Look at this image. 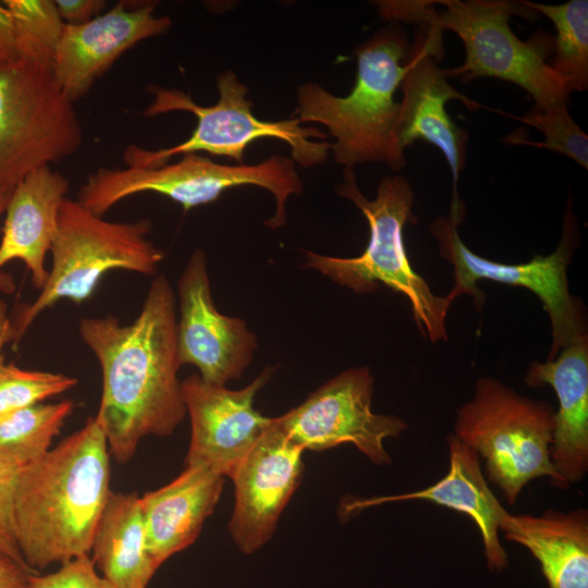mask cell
Segmentation results:
<instances>
[{
    "mask_svg": "<svg viewBox=\"0 0 588 588\" xmlns=\"http://www.w3.org/2000/svg\"><path fill=\"white\" fill-rule=\"evenodd\" d=\"M409 42L397 24L379 29L355 50V84L345 97L335 96L317 83H305L297 91L294 118L301 123H320L335 139L331 150L335 162L385 163L394 171L406 161L397 138L401 86Z\"/></svg>",
    "mask_w": 588,
    "mask_h": 588,
    "instance_id": "obj_3",
    "label": "cell"
},
{
    "mask_svg": "<svg viewBox=\"0 0 588 588\" xmlns=\"http://www.w3.org/2000/svg\"><path fill=\"white\" fill-rule=\"evenodd\" d=\"M513 118L539 130L546 138L542 142H531L514 132L504 139L506 143L548 149L571 158L585 170L588 169V135L574 121L568 106L531 109L523 117Z\"/></svg>",
    "mask_w": 588,
    "mask_h": 588,
    "instance_id": "obj_27",
    "label": "cell"
},
{
    "mask_svg": "<svg viewBox=\"0 0 588 588\" xmlns=\"http://www.w3.org/2000/svg\"><path fill=\"white\" fill-rule=\"evenodd\" d=\"M527 8L550 19L555 27V54L548 62L568 94L588 87V1L562 4L522 1Z\"/></svg>",
    "mask_w": 588,
    "mask_h": 588,
    "instance_id": "obj_24",
    "label": "cell"
},
{
    "mask_svg": "<svg viewBox=\"0 0 588 588\" xmlns=\"http://www.w3.org/2000/svg\"><path fill=\"white\" fill-rule=\"evenodd\" d=\"M77 384L64 373L26 370L14 364L0 365V416L40 404Z\"/></svg>",
    "mask_w": 588,
    "mask_h": 588,
    "instance_id": "obj_28",
    "label": "cell"
},
{
    "mask_svg": "<svg viewBox=\"0 0 588 588\" xmlns=\"http://www.w3.org/2000/svg\"><path fill=\"white\" fill-rule=\"evenodd\" d=\"M499 528L538 560L549 588H588V512L549 510L540 516L505 511Z\"/></svg>",
    "mask_w": 588,
    "mask_h": 588,
    "instance_id": "obj_22",
    "label": "cell"
},
{
    "mask_svg": "<svg viewBox=\"0 0 588 588\" xmlns=\"http://www.w3.org/2000/svg\"><path fill=\"white\" fill-rule=\"evenodd\" d=\"M440 28L422 24L415 32L404 60L405 73L401 83L403 100L400 102L397 138L405 149L422 139L441 150L448 161L454 183L452 212H462L456 182L466 163L468 133L448 114L450 100L462 101L469 110L481 106L461 94L448 82V72L438 66L444 54Z\"/></svg>",
    "mask_w": 588,
    "mask_h": 588,
    "instance_id": "obj_13",
    "label": "cell"
},
{
    "mask_svg": "<svg viewBox=\"0 0 588 588\" xmlns=\"http://www.w3.org/2000/svg\"><path fill=\"white\" fill-rule=\"evenodd\" d=\"M73 105L52 68L0 62V197L36 169L77 151L83 130Z\"/></svg>",
    "mask_w": 588,
    "mask_h": 588,
    "instance_id": "obj_10",
    "label": "cell"
},
{
    "mask_svg": "<svg viewBox=\"0 0 588 588\" xmlns=\"http://www.w3.org/2000/svg\"><path fill=\"white\" fill-rule=\"evenodd\" d=\"M303 452L274 417L231 476L235 504L229 530L243 553L252 554L271 539L302 479Z\"/></svg>",
    "mask_w": 588,
    "mask_h": 588,
    "instance_id": "obj_16",
    "label": "cell"
},
{
    "mask_svg": "<svg viewBox=\"0 0 588 588\" xmlns=\"http://www.w3.org/2000/svg\"><path fill=\"white\" fill-rule=\"evenodd\" d=\"M224 479L205 465L185 464L171 482L139 497L147 551L156 569L197 539Z\"/></svg>",
    "mask_w": 588,
    "mask_h": 588,
    "instance_id": "obj_20",
    "label": "cell"
},
{
    "mask_svg": "<svg viewBox=\"0 0 588 588\" xmlns=\"http://www.w3.org/2000/svg\"><path fill=\"white\" fill-rule=\"evenodd\" d=\"M180 317L176 347L180 366L193 365L209 383L240 379L252 364L258 340L236 317L221 314L212 299L206 253L196 248L177 281Z\"/></svg>",
    "mask_w": 588,
    "mask_h": 588,
    "instance_id": "obj_14",
    "label": "cell"
},
{
    "mask_svg": "<svg viewBox=\"0 0 588 588\" xmlns=\"http://www.w3.org/2000/svg\"><path fill=\"white\" fill-rule=\"evenodd\" d=\"M256 185L275 199V212L265 222L271 229L286 222V201L304 187L287 157L271 156L257 164H221L198 154H185L176 162L156 168H99L79 187L77 201L103 217L121 200L140 193L166 196L188 211L217 200L232 187Z\"/></svg>",
    "mask_w": 588,
    "mask_h": 588,
    "instance_id": "obj_9",
    "label": "cell"
},
{
    "mask_svg": "<svg viewBox=\"0 0 588 588\" xmlns=\"http://www.w3.org/2000/svg\"><path fill=\"white\" fill-rule=\"evenodd\" d=\"M73 409L74 403L63 400L0 416V456L19 467L39 460L50 450Z\"/></svg>",
    "mask_w": 588,
    "mask_h": 588,
    "instance_id": "obj_25",
    "label": "cell"
},
{
    "mask_svg": "<svg viewBox=\"0 0 588 588\" xmlns=\"http://www.w3.org/2000/svg\"><path fill=\"white\" fill-rule=\"evenodd\" d=\"M460 223L453 217H439L430 225L443 259L454 269V285L445 295L451 303L457 296L468 294L480 309L485 295L476 284L482 279L530 290L542 302L551 322L552 346L547 360L587 336L581 310L571 295L567 281V266L577 233L569 205L564 217L563 235L555 250L522 264H502L475 254L462 241L457 232Z\"/></svg>",
    "mask_w": 588,
    "mask_h": 588,
    "instance_id": "obj_11",
    "label": "cell"
},
{
    "mask_svg": "<svg viewBox=\"0 0 588 588\" xmlns=\"http://www.w3.org/2000/svg\"><path fill=\"white\" fill-rule=\"evenodd\" d=\"M336 193L350 199L366 218L368 244L362 255L353 258L306 252V267L358 294L375 292L378 283H383L409 301L416 326L425 338L432 343L446 340L445 320L452 303L446 296L436 295L413 269L404 244L403 231L412 221L414 201L408 181L402 175L385 176L376 198L369 200L360 192L353 168H345Z\"/></svg>",
    "mask_w": 588,
    "mask_h": 588,
    "instance_id": "obj_5",
    "label": "cell"
},
{
    "mask_svg": "<svg viewBox=\"0 0 588 588\" xmlns=\"http://www.w3.org/2000/svg\"><path fill=\"white\" fill-rule=\"evenodd\" d=\"M373 384L368 367L347 369L277 421L304 451L351 443L372 463L390 464L384 440L399 437L408 425L396 415L372 412Z\"/></svg>",
    "mask_w": 588,
    "mask_h": 588,
    "instance_id": "obj_12",
    "label": "cell"
},
{
    "mask_svg": "<svg viewBox=\"0 0 588 588\" xmlns=\"http://www.w3.org/2000/svg\"><path fill=\"white\" fill-rule=\"evenodd\" d=\"M525 383L553 388L559 408L550 449L551 461L569 486L588 471V338L562 348L544 363L532 362Z\"/></svg>",
    "mask_w": 588,
    "mask_h": 588,
    "instance_id": "obj_21",
    "label": "cell"
},
{
    "mask_svg": "<svg viewBox=\"0 0 588 588\" xmlns=\"http://www.w3.org/2000/svg\"><path fill=\"white\" fill-rule=\"evenodd\" d=\"M69 187L64 175L46 166L27 174L12 191L0 241V292H14L12 275L1 271L12 260L24 262L37 290L45 285L49 274L45 261Z\"/></svg>",
    "mask_w": 588,
    "mask_h": 588,
    "instance_id": "obj_18",
    "label": "cell"
},
{
    "mask_svg": "<svg viewBox=\"0 0 588 588\" xmlns=\"http://www.w3.org/2000/svg\"><path fill=\"white\" fill-rule=\"evenodd\" d=\"M164 274L148 289L138 316L84 317L78 332L101 369L95 419L112 455L128 462L147 436L167 437L186 416L176 347V303Z\"/></svg>",
    "mask_w": 588,
    "mask_h": 588,
    "instance_id": "obj_1",
    "label": "cell"
},
{
    "mask_svg": "<svg viewBox=\"0 0 588 588\" xmlns=\"http://www.w3.org/2000/svg\"><path fill=\"white\" fill-rule=\"evenodd\" d=\"M20 59L52 68L64 23L54 0H4Z\"/></svg>",
    "mask_w": 588,
    "mask_h": 588,
    "instance_id": "obj_26",
    "label": "cell"
},
{
    "mask_svg": "<svg viewBox=\"0 0 588 588\" xmlns=\"http://www.w3.org/2000/svg\"><path fill=\"white\" fill-rule=\"evenodd\" d=\"M216 82L219 100L209 107L197 105L183 90L149 86L147 90L152 98L144 115L186 111L196 117L197 125L186 140L172 147L150 150L128 145L123 152L126 167L156 168L168 163L173 157L201 151L243 164L246 147L265 137L285 142L291 148L292 160L302 167L317 166L327 160L331 144L315 140L324 139L327 135L323 132L301 126L297 118L260 120L254 115L253 102L246 98V86L232 71L220 73Z\"/></svg>",
    "mask_w": 588,
    "mask_h": 588,
    "instance_id": "obj_7",
    "label": "cell"
},
{
    "mask_svg": "<svg viewBox=\"0 0 588 588\" xmlns=\"http://www.w3.org/2000/svg\"><path fill=\"white\" fill-rule=\"evenodd\" d=\"M9 198L10 196H3V197H0V219L2 218V216L4 215V211H5V208H7V204L9 201Z\"/></svg>",
    "mask_w": 588,
    "mask_h": 588,
    "instance_id": "obj_35",
    "label": "cell"
},
{
    "mask_svg": "<svg viewBox=\"0 0 588 588\" xmlns=\"http://www.w3.org/2000/svg\"><path fill=\"white\" fill-rule=\"evenodd\" d=\"M156 5L120 1L85 24L63 25L52 71L72 102L84 97L124 52L169 30L171 20L156 16Z\"/></svg>",
    "mask_w": 588,
    "mask_h": 588,
    "instance_id": "obj_17",
    "label": "cell"
},
{
    "mask_svg": "<svg viewBox=\"0 0 588 588\" xmlns=\"http://www.w3.org/2000/svg\"><path fill=\"white\" fill-rule=\"evenodd\" d=\"M273 372V367L265 368L240 390L206 382L198 373L182 381L192 427L185 464H201L231 478L273 422V418L254 407L257 392L269 382Z\"/></svg>",
    "mask_w": 588,
    "mask_h": 588,
    "instance_id": "obj_15",
    "label": "cell"
},
{
    "mask_svg": "<svg viewBox=\"0 0 588 588\" xmlns=\"http://www.w3.org/2000/svg\"><path fill=\"white\" fill-rule=\"evenodd\" d=\"M24 588H114L103 578L91 558L82 556L64 564L52 573H32Z\"/></svg>",
    "mask_w": 588,
    "mask_h": 588,
    "instance_id": "obj_29",
    "label": "cell"
},
{
    "mask_svg": "<svg viewBox=\"0 0 588 588\" xmlns=\"http://www.w3.org/2000/svg\"><path fill=\"white\" fill-rule=\"evenodd\" d=\"M20 469L0 456V554L30 571L22 558L14 529V494Z\"/></svg>",
    "mask_w": 588,
    "mask_h": 588,
    "instance_id": "obj_30",
    "label": "cell"
},
{
    "mask_svg": "<svg viewBox=\"0 0 588 588\" xmlns=\"http://www.w3.org/2000/svg\"><path fill=\"white\" fill-rule=\"evenodd\" d=\"M20 59L13 23L3 1L0 2V62Z\"/></svg>",
    "mask_w": 588,
    "mask_h": 588,
    "instance_id": "obj_32",
    "label": "cell"
},
{
    "mask_svg": "<svg viewBox=\"0 0 588 588\" xmlns=\"http://www.w3.org/2000/svg\"><path fill=\"white\" fill-rule=\"evenodd\" d=\"M554 414L550 403L483 377L457 409L453 436L485 460L488 480L514 505L532 479L548 477L556 488L569 487L551 461Z\"/></svg>",
    "mask_w": 588,
    "mask_h": 588,
    "instance_id": "obj_8",
    "label": "cell"
},
{
    "mask_svg": "<svg viewBox=\"0 0 588 588\" xmlns=\"http://www.w3.org/2000/svg\"><path fill=\"white\" fill-rule=\"evenodd\" d=\"M62 22L66 25L85 24L102 13L103 0H54Z\"/></svg>",
    "mask_w": 588,
    "mask_h": 588,
    "instance_id": "obj_31",
    "label": "cell"
},
{
    "mask_svg": "<svg viewBox=\"0 0 588 588\" xmlns=\"http://www.w3.org/2000/svg\"><path fill=\"white\" fill-rule=\"evenodd\" d=\"M33 572L0 554V588H24Z\"/></svg>",
    "mask_w": 588,
    "mask_h": 588,
    "instance_id": "obj_33",
    "label": "cell"
},
{
    "mask_svg": "<svg viewBox=\"0 0 588 588\" xmlns=\"http://www.w3.org/2000/svg\"><path fill=\"white\" fill-rule=\"evenodd\" d=\"M13 342L11 318L8 314V306L0 297V365L4 363L3 348Z\"/></svg>",
    "mask_w": 588,
    "mask_h": 588,
    "instance_id": "obj_34",
    "label": "cell"
},
{
    "mask_svg": "<svg viewBox=\"0 0 588 588\" xmlns=\"http://www.w3.org/2000/svg\"><path fill=\"white\" fill-rule=\"evenodd\" d=\"M89 556L114 588L147 587L157 569L148 555L137 494L111 491Z\"/></svg>",
    "mask_w": 588,
    "mask_h": 588,
    "instance_id": "obj_23",
    "label": "cell"
},
{
    "mask_svg": "<svg viewBox=\"0 0 588 588\" xmlns=\"http://www.w3.org/2000/svg\"><path fill=\"white\" fill-rule=\"evenodd\" d=\"M110 490V453L95 417L21 467L14 529L26 566L39 572L90 555Z\"/></svg>",
    "mask_w": 588,
    "mask_h": 588,
    "instance_id": "obj_2",
    "label": "cell"
},
{
    "mask_svg": "<svg viewBox=\"0 0 588 588\" xmlns=\"http://www.w3.org/2000/svg\"><path fill=\"white\" fill-rule=\"evenodd\" d=\"M151 228L149 219L106 220L66 197L50 249L48 279L37 297L11 319L12 343L16 345L36 318L61 299L84 303L109 271L155 275L164 253L149 240Z\"/></svg>",
    "mask_w": 588,
    "mask_h": 588,
    "instance_id": "obj_6",
    "label": "cell"
},
{
    "mask_svg": "<svg viewBox=\"0 0 588 588\" xmlns=\"http://www.w3.org/2000/svg\"><path fill=\"white\" fill-rule=\"evenodd\" d=\"M436 12L432 1H381L380 14L387 19L433 25L455 33L465 47L462 65L446 70L464 83L494 77L518 85L535 101L536 110L568 106L569 95L546 61L552 40L523 41L510 27L512 15L529 21L537 13L522 1L442 0Z\"/></svg>",
    "mask_w": 588,
    "mask_h": 588,
    "instance_id": "obj_4",
    "label": "cell"
},
{
    "mask_svg": "<svg viewBox=\"0 0 588 588\" xmlns=\"http://www.w3.org/2000/svg\"><path fill=\"white\" fill-rule=\"evenodd\" d=\"M448 443L449 471L438 482L403 494L355 499L343 505V512L348 515L383 503L425 500L466 514L480 531L488 567L502 571L507 567L509 558L499 539V520L506 510L488 486L479 455L453 434Z\"/></svg>",
    "mask_w": 588,
    "mask_h": 588,
    "instance_id": "obj_19",
    "label": "cell"
}]
</instances>
